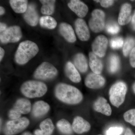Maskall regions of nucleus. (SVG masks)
Returning <instances> with one entry per match:
<instances>
[{
    "label": "nucleus",
    "mask_w": 135,
    "mask_h": 135,
    "mask_svg": "<svg viewBox=\"0 0 135 135\" xmlns=\"http://www.w3.org/2000/svg\"><path fill=\"white\" fill-rule=\"evenodd\" d=\"M5 50L1 47H0V61H1L2 60L4 57L5 55Z\"/></svg>",
    "instance_id": "4c0bfd02"
},
{
    "label": "nucleus",
    "mask_w": 135,
    "mask_h": 135,
    "mask_svg": "<svg viewBox=\"0 0 135 135\" xmlns=\"http://www.w3.org/2000/svg\"><path fill=\"white\" fill-rule=\"evenodd\" d=\"M131 6L129 3L123 4L121 8L118 21L120 25H125L130 22L131 19Z\"/></svg>",
    "instance_id": "a211bd4d"
},
{
    "label": "nucleus",
    "mask_w": 135,
    "mask_h": 135,
    "mask_svg": "<svg viewBox=\"0 0 135 135\" xmlns=\"http://www.w3.org/2000/svg\"><path fill=\"white\" fill-rule=\"evenodd\" d=\"M95 1L100 3L101 6L105 8L110 7L112 5L114 2V1H112V0H101V1Z\"/></svg>",
    "instance_id": "f704fd0d"
},
{
    "label": "nucleus",
    "mask_w": 135,
    "mask_h": 135,
    "mask_svg": "<svg viewBox=\"0 0 135 135\" xmlns=\"http://www.w3.org/2000/svg\"><path fill=\"white\" fill-rule=\"evenodd\" d=\"M75 30L79 39L82 41H87L89 39L88 27L84 20L78 18L75 23Z\"/></svg>",
    "instance_id": "f8f14e48"
},
{
    "label": "nucleus",
    "mask_w": 135,
    "mask_h": 135,
    "mask_svg": "<svg viewBox=\"0 0 135 135\" xmlns=\"http://www.w3.org/2000/svg\"><path fill=\"white\" fill-rule=\"evenodd\" d=\"M129 62L133 68H135V47L129 54Z\"/></svg>",
    "instance_id": "c9c22d12"
},
{
    "label": "nucleus",
    "mask_w": 135,
    "mask_h": 135,
    "mask_svg": "<svg viewBox=\"0 0 135 135\" xmlns=\"http://www.w3.org/2000/svg\"><path fill=\"white\" fill-rule=\"evenodd\" d=\"M135 41L133 38L129 37L126 40L123 46V53L126 57L130 54L131 51L135 47Z\"/></svg>",
    "instance_id": "c85d7f7f"
},
{
    "label": "nucleus",
    "mask_w": 135,
    "mask_h": 135,
    "mask_svg": "<svg viewBox=\"0 0 135 135\" xmlns=\"http://www.w3.org/2000/svg\"><path fill=\"white\" fill-rule=\"evenodd\" d=\"M58 74V71L55 66L48 62L42 63L36 68L33 76L36 79L48 80L54 79Z\"/></svg>",
    "instance_id": "39448f33"
},
{
    "label": "nucleus",
    "mask_w": 135,
    "mask_h": 135,
    "mask_svg": "<svg viewBox=\"0 0 135 135\" xmlns=\"http://www.w3.org/2000/svg\"><path fill=\"white\" fill-rule=\"evenodd\" d=\"M59 33L68 42L73 43L76 40V37L72 27L67 23H62L59 25Z\"/></svg>",
    "instance_id": "dca6fc26"
},
{
    "label": "nucleus",
    "mask_w": 135,
    "mask_h": 135,
    "mask_svg": "<svg viewBox=\"0 0 135 135\" xmlns=\"http://www.w3.org/2000/svg\"><path fill=\"white\" fill-rule=\"evenodd\" d=\"M23 16L25 22L29 25L36 26L40 20L36 5L33 3L28 5L27 9L24 13Z\"/></svg>",
    "instance_id": "9d476101"
},
{
    "label": "nucleus",
    "mask_w": 135,
    "mask_h": 135,
    "mask_svg": "<svg viewBox=\"0 0 135 135\" xmlns=\"http://www.w3.org/2000/svg\"><path fill=\"white\" fill-rule=\"evenodd\" d=\"M101 135V134H99V135Z\"/></svg>",
    "instance_id": "c03bdc74"
},
{
    "label": "nucleus",
    "mask_w": 135,
    "mask_h": 135,
    "mask_svg": "<svg viewBox=\"0 0 135 135\" xmlns=\"http://www.w3.org/2000/svg\"><path fill=\"white\" fill-rule=\"evenodd\" d=\"M106 31L109 33L112 34H116L119 31V27L116 23L110 22L107 25Z\"/></svg>",
    "instance_id": "2f4dec72"
},
{
    "label": "nucleus",
    "mask_w": 135,
    "mask_h": 135,
    "mask_svg": "<svg viewBox=\"0 0 135 135\" xmlns=\"http://www.w3.org/2000/svg\"><path fill=\"white\" fill-rule=\"evenodd\" d=\"M73 130L78 134L88 132L91 126L89 122L84 120L82 117L77 116L74 118L72 124Z\"/></svg>",
    "instance_id": "4468645a"
},
{
    "label": "nucleus",
    "mask_w": 135,
    "mask_h": 135,
    "mask_svg": "<svg viewBox=\"0 0 135 135\" xmlns=\"http://www.w3.org/2000/svg\"><path fill=\"white\" fill-rule=\"evenodd\" d=\"M127 87L125 83L119 81L113 85L109 90V99L114 106L119 107L125 100Z\"/></svg>",
    "instance_id": "20e7f679"
},
{
    "label": "nucleus",
    "mask_w": 135,
    "mask_h": 135,
    "mask_svg": "<svg viewBox=\"0 0 135 135\" xmlns=\"http://www.w3.org/2000/svg\"><path fill=\"white\" fill-rule=\"evenodd\" d=\"M39 50L38 47L33 42L29 40L22 42L15 53V61L20 65L25 64L38 54Z\"/></svg>",
    "instance_id": "f03ea898"
},
{
    "label": "nucleus",
    "mask_w": 135,
    "mask_h": 135,
    "mask_svg": "<svg viewBox=\"0 0 135 135\" xmlns=\"http://www.w3.org/2000/svg\"><path fill=\"white\" fill-rule=\"evenodd\" d=\"M108 43V40L105 36H98L92 44L93 52L99 57H103L106 53Z\"/></svg>",
    "instance_id": "1a4fd4ad"
},
{
    "label": "nucleus",
    "mask_w": 135,
    "mask_h": 135,
    "mask_svg": "<svg viewBox=\"0 0 135 135\" xmlns=\"http://www.w3.org/2000/svg\"><path fill=\"white\" fill-rule=\"evenodd\" d=\"M110 44L112 48L113 49L120 48L123 46V39L120 37H115L111 40Z\"/></svg>",
    "instance_id": "7c9ffc66"
},
{
    "label": "nucleus",
    "mask_w": 135,
    "mask_h": 135,
    "mask_svg": "<svg viewBox=\"0 0 135 135\" xmlns=\"http://www.w3.org/2000/svg\"><path fill=\"white\" fill-rule=\"evenodd\" d=\"M74 63L75 67L81 73L87 71L88 64L86 58L83 54L79 53L76 54L74 58Z\"/></svg>",
    "instance_id": "5701e85b"
},
{
    "label": "nucleus",
    "mask_w": 135,
    "mask_h": 135,
    "mask_svg": "<svg viewBox=\"0 0 135 135\" xmlns=\"http://www.w3.org/2000/svg\"><path fill=\"white\" fill-rule=\"evenodd\" d=\"M133 92L135 94V82L134 83L133 86Z\"/></svg>",
    "instance_id": "37998d69"
},
{
    "label": "nucleus",
    "mask_w": 135,
    "mask_h": 135,
    "mask_svg": "<svg viewBox=\"0 0 135 135\" xmlns=\"http://www.w3.org/2000/svg\"><path fill=\"white\" fill-rule=\"evenodd\" d=\"M8 116L9 119L12 120H14L17 119H18L20 118L21 114H20L17 112L12 108L9 112Z\"/></svg>",
    "instance_id": "72a5a7b5"
},
{
    "label": "nucleus",
    "mask_w": 135,
    "mask_h": 135,
    "mask_svg": "<svg viewBox=\"0 0 135 135\" xmlns=\"http://www.w3.org/2000/svg\"><path fill=\"white\" fill-rule=\"evenodd\" d=\"M66 75L72 81L78 83L81 80V77L75 66L70 62H68L65 68Z\"/></svg>",
    "instance_id": "6ab92c4d"
},
{
    "label": "nucleus",
    "mask_w": 135,
    "mask_h": 135,
    "mask_svg": "<svg viewBox=\"0 0 135 135\" xmlns=\"http://www.w3.org/2000/svg\"><path fill=\"white\" fill-rule=\"evenodd\" d=\"M20 90L27 97L35 98L43 96L47 92V88L45 83L41 81L30 80L23 83Z\"/></svg>",
    "instance_id": "7ed1b4c3"
},
{
    "label": "nucleus",
    "mask_w": 135,
    "mask_h": 135,
    "mask_svg": "<svg viewBox=\"0 0 135 135\" xmlns=\"http://www.w3.org/2000/svg\"><path fill=\"white\" fill-rule=\"evenodd\" d=\"M40 26L43 28L53 29L57 25V22L54 18L49 16H42L39 20Z\"/></svg>",
    "instance_id": "a878e982"
},
{
    "label": "nucleus",
    "mask_w": 135,
    "mask_h": 135,
    "mask_svg": "<svg viewBox=\"0 0 135 135\" xmlns=\"http://www.w3.org/2000/svg\"><path fill=\"white\" fill-rule=\"evenodd\" d=\"M104 12L99 9L94 10L92 13V17L89 22L90 27L94 32L103 31L105 26Z\"/></svg>",
    "instance_id": "6e6552de"
},
{
    "label": "nucleus",
    "mask_w": 135,
    "mask_h": 135,
    "mask_svg": "<svg viewBox=\"0 0 135 135\" xmlns=\"http://www.w3.org/2000/svg\"><path fill=\"white\" fill-rule=\"evenodd\" d=\"M12 109L20 114H27L31 111V105L28 99L20 98L16 101Z\"/></svg>",
    "instance_id": "aec40b11"
},
{
    "label": "nucleus",
    "mask_w": 135,
    "mask_h": 135,
    "mask_svg": "<svg viewBox=\"0 0 135 135\" xmlns=\"http://www.w3.org/2000/svg\"><path fill=\"white\" fill-rule=\"evenodd\" d=\"M29 124V120L25 117L9 121L3 128L5 135H15L25 130Z\"/></svg>",
    "instance_id": "423d86ee"
},
{
    "label": "nucleus",
    "mask_w": 135,
    "mask_h": 135,
    "mask_svg": "<svg viewBox=\"0 0 135 135\" xmlns=\"http://www.w3.org/2000/svg\"><path fill=\"white\" fill-rule=\"evenodd\" d=\"M124 135H135L133 131H131L129 128H127L126 129L125 134Z\"/></svg>",
    "instance_id": "58836bf2"
},
{
    "label": "nucleus",
    "mask_w": 135,
    "mask_h": 135,
    "mask_svg": "<svg viewBox=\"0 0 135 135\" xmlns=\"http://www.w3.org/2000/svg\"><path fill=\"white\" fill-rule=\"evenodd\" d=\"M10 5L15 12L24 13L28 7V1L26 0H11Z\"/></svg>",
    "instance_id": "b1692460"
},
{
    "label": "nucleus",
    "mask_w": 135,
    "mask_h": 135,
    "mask_svg": "<svg viewBox=\"0 0 135 135\" xmlns=\"http://www.w3.org/2000/svg\"><path fill=\"white\" fill-rule=\"evenodd\" d=\"M7 26L5 23H0V33L3 32L5 31L7 29Z\"/></svg>",
    "instance_id": "e433bc0d"
},
{
    "label": "nucleus",
    "mask_w": 135,
    "mask_h": 135,
    "mask_svg": "<svg viewBox=\"0 0 135 135\" xmlns=\"http://www.w3.org/2000/svg\"><path fill=\"white\" fill-rule=\"evenodd\" d=\"M89 64L90 69L93 73L99 74L103 71V63L101 59H99L93 52L89 53Z\"/></svg>",
    "instance_id": "4be33fe9"
},
{
    "label": "nucleus",
    "mask_w": 135,
    "mask_h": 135,
    "mask_svg": "<svg viewBox=\"0 0 135 135\" xmlns=\"http://www.w3.org/2000/svg\"><path fill=\"white\" fill-rule=\"evenodd\" d=\"M40 129H36L34 133L36 135H51L55 127L50 119H46L42 122L40 126Z\"/></svg>",
    "instance_id": "412c9836"
},
{
    "label": "nucleus",
    "mask_w": 135,
    "mask_h": 135,
    "mask_svg": "<svg viewBox=\"0 0 135 135\" xmlns=\"http://www.w3.org/2000/svg\"><path fill=\"white\" fill-rule=\"evenodd\" d=\"M22 36V30L18 26H13L0 34V40L1 43H15L19 41Z\"/></svg>",
    "instance_id": "0eeeda50"
},
{
    "label": "nucleus",
    "mask_w": 135,
    "mask_h": 135,
    "mask_svg": "<svg viewBox=\"0 0 135 135\" xmlns=\"http://www.w3.org/2000/svg\"><path fill=\"white\" fill-rule=\"evenodd\" d=\"M94 110L104 115L110 116L112 114V110L109 104L104 98L100 97L94 102L93 104Z\"/></svg>",
    "instance_id": "2eb2a0df"
},
{
    "label": "nucleus",
    "mask_w": 135,
    "mask_h": 135,
    "mask_svg": "<svg viewBox=\"0 0 135 135\" xmlns=\"http://www.w3.org/2000/svg\"><path fill=\"white\" fill-rule=\"evenodd\" d=\"M123 131L121 127H113L109 128L106 131V135H120Z\"/></svg>",
    "instance_id": "473e14b6"
},
{
    "label": "nucleus",
    "mask_w": 135,
    "mask_h": 135,
    "mask_svg": "<svg viewBox=\"0 0 135 135\" xmlns=\"http://www.w3.org/2000/svg\"><path fill=\"white\" fill-rule=\"evenodd\" d=\"M68 7L80 18L86 16L88 11V8L85 3L78 0H72L68 4Z\"/></svg>",
    "instance_id": "ddd939ff"
},
{
    "label": "nucleus",
    "mask_w": 135,
    "mask_h": 135,
    "mask_svg": "<svg viewBox=\"0 0 135 135\" xmlns=\"http://www.w3.org/2000/svg\"><path fill=\"white\" fill-rule=\"evenodd\" d=\"M50 109V106L46 102L42 101H37L33 106L32 114L35 118H41L47 113Z\"/></svg>",
    "instance_id": "f3484780"
},
{
    "label": "nucleus",
    "mask_w": 135,
    "mask_h": 135,
    "mask_svg": "<svg viewBox=\"0 0 135 135\" xmlns=\"http://www.w3.org/2000/svg\"><path fill=\"white\" fill-rule=\"evenodd\" d=\"M120 66V60L119 57L116 55H112L109 59V70L110 72L114 73L119 70Z\"/></svg>",
    "instance_id": "cd10ccee"
},
{
    "label": "nucleus",
    "mask_w": 135,
    "mask_h": 135,
    "mask_svg": "<svg viewBox=\"0 0 135 135\" xmlns=\"http://www.w3.org/2000/svg\"><path fill=\"white\" fill-rule=\"evenodd\" d=\"M22 135H33L32 134H31V133H30V132H25L24 133H23V134Z\"/></svg>",
    "instance_id": "79ce46f5"
},
{
    "label": "nucleus",
    "mask_w": 135,
    "mask_h": 135,
    "mask_svg": "<svg viewBox=\"0 0 135 135\" xmlns=\"http://www.w3.org/2000/svg\"><path fill=\"white\" fill-rule=\"evenodd\" d=\"M131 22H132V26H133V28L134 30H135V11L133 17H132Z\"/></svg>",
    "instance_id": "ea45409f"
},
{
    "label": "nucleus",
    "mask_w": 135,
    "mask_h": 135,
    "mask_svg": "<svg viewBox=\"0 0 135 135\" xmlns=\"http://www.w3.org/2000/svg\"><path fill=\"white\" fill-rule=\"evenodd\" d=\"M5 12V9L2 7H0V15H1V16H2V15H4Z\"/></svg>",
    "instance_id": "a19ab883"
},
{
    "label": "nucleus",
    "mask_w": 135,
    "mask_h": 135,
    "mask_svg": "<svg viewBox=\"0 0 135 135\" xmlns=\"http://www.w3.org/2000/svg\"><path fill=\"white\" fill-rule=\"evenodd\" d=\"M56 126L59 130L64 134L70 135L73 133L72 126L65 119H61L58 121Z\"/></svg>",
    "instance_id": "bb28decb"
},
{
    "label": "nucleus",
    "mask_w": 135,
    "mask_h": 135,
    "mask_svg": "<svg viewBox=\"0 0 135 135\" xmlns=\"http://www.w3.org/2000/svg\"><path fill=\"white\" fill-rule=\"evenodd\" d=\"M40 2L42 5L41 8V12L42 14L50 16L54 13L56 1L41 0Z\"/></svg>",
    "instance_id": "393cba45"
},
{
    "label": "nucleus",
    "mask_w": 135,
    "mask_h": 135,
    "mask_svg": "<svg viewBox=\"0 0 135 135\" xmlns=\"http://www.w3.org/2000/svg\"><path fill=\"white\" fill-rule=\"evenodd\" d=\"M123 118L127 122L135 126V109H131L126 112L124 114Z\"/></svg>",
    "instance_id": "c756f323"
},
{
    "label": "nucleus",
    "mask_w": 135,
    "mask_h": 135,
    "mask_svg": "<svg viewBox=\"0 0 135 135\" xmlns=\"http://www.w3.org/2000/svg\"><path fill=\"white\" fill-rule=\"evenodd\" d=\"M55 93L57 99L69 104H77L83 99V94L78 89L65 83L57 84L55 89Z\"/></svg>",
    "instance_id": "f257e3e1"
},
{
    "label": "nucleus",
    "mask_w": 135,
    "mask_h": 135,
    "mask_svg": "<svg viewBox=\"0 0 135 135\" xmlns=\"http://www.w3.org/2000/svg\"><path fill=\"white\" fill-rule=\"evenodd\" d=\"M105 82V79L103 76L94 73L87 75L84 81L86 86L92 89L102 88L104 85Z\"/></svg>",
    "instance_id": "9b49d317"
}]
</instances>
